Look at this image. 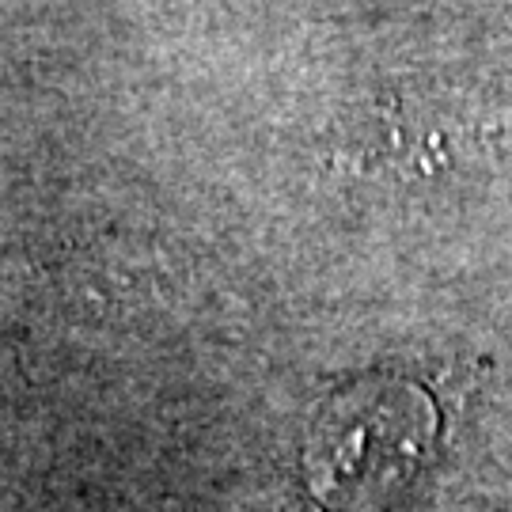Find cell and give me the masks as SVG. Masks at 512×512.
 I'll return each instance as SVG.
<instances>
[{
    "instance_id": "6da1fadb",
    "label": "cell",
    "mask_w": 512,
    "mask_h": 512,
    "mask_svg": "<svg viewBox=\"0 0 512 512\" xmlns=\"http://www.w3.org/2000/svg\"><path fill=\"white\" fill-rule=\"evenodd\" d=\"M433 406L418 387L380 380L319 406L308 440V475L319 497H357L414 475L433 437Z\"/></svg>"
}]
</instances>
